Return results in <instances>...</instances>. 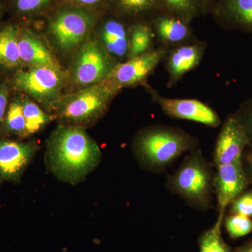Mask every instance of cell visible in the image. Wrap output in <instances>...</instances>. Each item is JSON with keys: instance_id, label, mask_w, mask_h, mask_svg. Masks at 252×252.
Instances as JSON below:
<instances>
[{"instance_id": "44dd1931", "label": "cell", "mask_w": 252, "mask_h": 252, "mask_svg": "<svg viewBox=\"0 0 252 252\" xmlns=\"http://www.w3.org/2000/svg\"><path fill=\"white\" fill-rule=\"evenodd\" d=\"M156 34L152 24L136 23L130 27L127 59H133L152 50Z\"/></svg>"}, {"instance_id": "83f0119b", "label": "cell", "mask_w": 252, "mask_h": 252, "mask_svg": "<svg viewBox=\"0 0 252 252\" xmlns=\"http://www.w3.org/2000/svg\"><path fill=\"white\" fill-rule=\"evenodd\" d=\"M235 114L246 134L248 148L252 151V97L243 103Z\"/></svg>"}, {"instance_id": "30bf717a", "label": "cell", "mask_w": 252, "mask_h": 252, "mask_svg": "<svg viewBox=\"0 0 252 252\" xmlns=\"http://www.w3.org/2000/svg\"><path fill=\"white\" fill-rule=\"evenodd\" d=\"M149 89L152 99L168 117L192 121L212 127H218L221 123L216 111L198 99L169 98L152 88Z\"/></svg>"}, {"instance_id": "f1b7e54d", "label": "cell", "mask_w": 252, "mask_h": 252, "mask_svg": "<svg viewBox=\"0 0 252 252\" xmlns=\"http://www.w3.org/2000/svg\"><path fill=\"white\" fill-rule=\"evenodd\" d=\"M9 87L6 83L0 84V126L2 124L9 105Z\"/></svg>"}, {"instance_id": "ba28073f", "label": "cell", "mask_w": 252, "mask_h": 252, "mask_svg": "<svg viewBox=\"0 0 252 252\" xmlns=\"http://www.w3.org/2000/svg\"><path fill=\"white\" fill-rule=\"evenodd\" d=\"M168 51L169 48L160 46L125 62L118 63L106 81L119 91L144 84Z\"/></svg>"}, {"instance_id": "2e32d148", "label": "cell", "mask_w": 252, "mask_h": 252, "mask_svg": "<svg viewBox=\"0 0 252 252\" xmlns=\"http://www.w3.org/2000/svg\"><path fill=\"white\" fill-rule=\"evenodd\" d=\"M211 11L223 26L252 32V0H218Z\"/></svg>"}, {"instance_id": "4316f807", "label": "cell", "mask_w": 252, "mask_h": 252, "mask_svg": "<svg viewBox=\"0 0 252 252\" xmlns=\"http://www.w3.org/2000/svg\"><path fill=\"white\" fill-rule=\"evenodd\" d=\"M229 212L232 215H243L252 218V189H247L230 204Z\"/></svg>"}, {"instance_id": "5b68a950", "label": "cell", "mask_w": 252, "mask_h": 252, "mask_svg": "<svg viewBox=\"0 0 252 252\" xmlns=\"http://www.w3.org/2000/svg\"><path fill=\"white\" fill-rule=\"evenodd\" d=\"M96 22L97 16L91 9L69 5L53 15L48 34L60 53L75 54L90 36Z\"/></svg>"}, {"instance_id": "277c9868", "label": "cell", "mask_w": 252, "mask_h": 252, "mask_svg": "<svg viewBox=\"0 0 252 252\" xmlns=\"http://www.w3.org/2000/svg\"><path fill=\"white\" fill-rule=\"evenodd\" d=\"M214 181L211 165L200 150L193 151L167 179V187L190 206L205 210L212 207Z\"/></svg>"}, {"instance_id": "d4e9b609", "label": "cell", "mask_w": 252, "mask_h": 252, "mask_svg": "<svg viewBox=\"0 0 252 252\" xmlns=\"http://www.w3.org/2000/svg\"><path fill=\"white\" fill-rule=\"evenodd\" d=\"M225 229L230 238L238 239L252 232V220L250 217L230 214L223 220Z\"/></svg>"}, {"instance_id": "9a60e30c", "label": "cell", "mask_w": 252, "mask_h": 252, "mask_svg": "<svg viewBox=\"0 0 252 252\" xmlns=\"http://www.w3.org/2000/svg\"><path fill=\"white\" fill-rule=\"evenodd\" d=\"M97 39L116 61L127 59L130 28L120 18L109 16L104 19L99 25Z\"/></svg>"}, {"instance_id": "6da1fadb", "label": "cell", "mask_w": 252, "mask_h": 252, "mask_svg": "<svg viewBox=\"0 0 252 252\" xmlns=\"http://www.w3.org/2000/svg\"><path fill=\"white\" fill-rule=\"evenodd\" d=\"M101 159L98 144L84 127L59 124L46 140V168L63 183L77 185L84 182Z\"/></svg>"}, {"instance_id": "d6986e66", "label": "cell", "mask_w": 252, "mask_h": 252, "mask_svg": "<svg viewBox=\"0 0 252 252\" xmlns=\"http://www.w3.org/2000/svg\"><path fill=\"white\" fill-rule=\"evenodd\" d=\"M21 94L26 122L25 138H28L44 130L54 118L27 94Z\"/></svg>"}, {"instance_id": "8992f818", "label": "cell", "mask_w": 252, "mask_h": 252, "mask_svg": "<svg viewBox=\"0 0 252 252\" xmlns=\"http://www.w3.org/2000/svg\"><path fill=\"white\" fill-rule=\"evenodd\" d=\"M67 79L68 74L62 67H28L18 69L13 79V85L16 90L27 94L52 115Z\"/></svg>"}, {"instance_id": "ffe728a7", "label": "cell", "mask_w": 252, "mask_h": 252, "mask_svg": "<svg viewBox=\"0 0 252 252\" xmlns=\"http://www.w3.org/2000/svg\"><path fill=\"white\" fill-rule=\"evenodd\" d=\"M26 122L23 115L21 94L14 96L8 105L4 120L0 126V134L3 137L25 138Z\"/></svg>"}, {"instance_id": "484cf974", "label": "cell", "mask_w": 252, "mask_h": 252, "mask_svg": "<svg viewBox=\"0 0 252 252\" xmlns=\"http://www.w3.org/2000/svg\"><path fill=\"white\" fill-rule=\"evenodd\" d=\"M52 0H11V6L16 14L30 16L45 9Z\"/></svg>"}, {"instance_id": "f546056e", "label": "cell", "mask_w": 252, "mask_h": 252, "mask_svg": "<svg viewBox=\"0 0 252 252\" xmlns=\"http://www.w3.org/2000/svg\"><path fill=\"white\" fill-rule=\"evenodd\" d=\"M105 1L106 0H67L71 6H79L88 9L98 7L103 4Z\"/></svg>"}, {"instance_id": "9c48e42d", "label": "cell", "mask_w": 252, "mask_h": 252, "mask_svg": "<svg viewBox=\"0 0 252 252\" xmlns=\"http://www.w3.org/2000/svg\"><path fill=\"white\" fill-rule=\"evenodd\" d=\"M39 148L34 140L0 138V186L19 182Z\"/></svg>"}, {"instance_id": "ac0fdd59", "label": "cell", "mask_w": 252, "mask_h": 252, "mask_svg": "<svg viewBox=\"0 0 252 252\" xmlns=\"http://www.w3.org/2000/svg\"><path fill=\"white\" fill-rule=\"evenodd\" d=\"M20 28L15 24H9L0 30V67L6 69H21L20 59Z\"/></svg>"}, {"instance_id": "e0dca14e", "label": "cell", "mask_w": 252, "mask_h": 252, "mask_svg": "<svg viewBox=\"0 0 252 252\" xmlns=\"http://www.w3.org/2000/svg\"><path fill=\"white\" fill-rule=\"evenodd\" d=\"M151 24L162 46L169 49L187 42L191 36L189 23L163 11L156 14Z\"/></svg>"}, {"instance_id": "5bb4252c", "label": "cell", "mask_w": 252, "mask_h": 252, "mask_svg": "<svg viewBox=\"0 0 252 252\" xmlns=\"http://www.w3.org/2000/svg\"><path fill=\"white\" fill-rule=\"evenodd\" d=\"M20 59L27 67H61L49 46L39 34L28 28H21L18 39Z\"/></svg>"}, {"instance_id": "d6a6232c", "label": "cell", "mask_w": 252, "mask_h": 252, "mask_svg": "<svg viewBox=\"0 0 252 252\" xmlns=\"http://www.w3.org/2000/svg\"><path fill=\"white\" fill-rule=\"evenodd\" d=\"M218 0H203V14L211 11L212 6Z\"/></svg>"}, {"instance_id": "cb8c5ba5", "label": "cell", "mask_w": 252, "mask_h": 252, "mask_svg": "<svg viewBox=\"0 0 252 252\" xmlns=\"http://www.w3.org/2000/svg\"><path fill=\"white\" fill-rule=\"evenodd\" d=\"M225 215L219 214L215 224L204 232L200 240V252H233V250L225 243L221 235V227Z\"/></svg>"}, {"instance_id": "7c38bea8", "label": "cell", "mask_w": 252, "mask_h": 252, "mask_svg": "<svg viewBox=\"0 0 252 252\" xmlns=\"http://www.w3.org/2000/svg\"><path fill=\"white\" fill-rule=\"evenodd\" d=\"M250 185L243 161L217 167L214 188L216 193L219 214L225 215L230 204Z\"/></svg>"}, {"instance_id": "4dcf8cb0", "label": "cell", "mask_w": 252, "mask_h": 252, "mask_svg": "<svg viewBox=\"0 0 252 252\" xmlns=\"http://www.w3.org/2000/svg\"><path fill=\"white\" fill-rule=\"evenodd\" d=\"M243 165L249 182L252 185V151L250 150L248 154L244 153Z\"/></svg>"}, {"instance_id": "52a82bcc", "label": "cell", "mask_w": 252, "mask_h": 252, "mask_svg": "<svg viewBox=\"0 0 252 252\" xmlns=\"http://www.w3.org/2000/svg\"><path fill=\"white\" fill-rule=\"evenodd\" d=\"M117 63L97 38L89 37L74 55L68 79L78 89L100 84L108 79Z\"/></svg>"}, {"instance_id": "8fae6325", "label": "cell", "mask_w": 252, "mask_h": 252, "mask_svg": "<svg viewBox=\"0 0 252 252\" xmlns=\"http://www.w3.org/2000/svg\"><path fill=\"white\" fill-rule=\"evenodd\" d=\"M248 140L235 114L226 118L220 128L214 152L215 166L243 161Z\"/></svg>"}, {"instance_id": "836d02e7", "label": "cell", "mask_w": 252, "mask_h": 252, "mask_svg": "<svg viewBox=\"0 0 252 252\" xmlns=\"http://www.w3.org/2000/svg\"><path fill=\"white\" fill-rule=\"evenodd\" d=\"M1 11H2V6L0 4V16H1Z\"/></svg>"}, {"instance_id": "7402d4cb", "label": "cell", "mask_w": 252, "mask_h": 252, "mask_svg": "<svg viewBox=\"0 0 252 252\" xmlns=\"http://www.w3.org/2000/svg\"><path fill=\"white\" fill-rule=\"evenodd\" d=\"M162 11L190 23L203 14V0H161Z\"/></svg>"}, {"instance_id": "1f68e13d", "label": "cell", "mask_w": 252, "mask_h": 252, "mask_svg": "<svg viewBox=\"0 0 252 252\" xmlns=\"http://www.w3.org/2000/svg\"><path fill=\"white\" fill-rule=\"evenodd\" d=\"M233 252H252V237L249 239L246 243H244L242 246L237 248Z\"/></svg>"}, {"instance_id": "3957f363", "label": "cell", "mask_w": 252, "mask_h": 252, "mask_svg": "<svg viewBox=\"0 0 252 252\" xmlns=\"http://www.w3.org/2000/svg\"><path fill=\"white\" fill-rule=\"evenodd\" d=\"M118 92L117 88L107 81L78 89L60 97L52 116L59 124L85 128L105 114Z\"/></svg>"}, {"instance_id": "7a4b0ae2", "label": "cell", "mask_w": 252, "mask_h": 252, "mask_svg": "<svg viewBox=\"0 0 252 252\" xmlns=\"http://www.w3.org/2000/svg\"><path fill=\"white\" fill-rule=\"evenodd\" d=\"M198 140L183 130L164 125L141 130L132 142L134 157L150 172L163 171L182 154L193 150Z\"/></svg>"}, {"instance_id": "4fadbf2b", "label": "cell", "mask_w": 252, "mask_h": 252, "mask_svg": "<svg viewBox=\"0 0 252 252\" xmlns=\"http://www.w3.org/2000/svg\"><path fill=\"white\" fill-rule=\"evenodd\" d=\"M206 44L187 42L175 46L165 56V67L168 74L167 86L175 85L182 78L198 65L203 59Z\"/></svg>"}, {"instance_id": "603a6c76", "label": "cell", "mask_w": 252, "mask_h": 252, "mask_svg": "<svg viewBox=\"0 0 252 252\" xmlns=\"http://www.w3.org/2000/svg\"><path fill=\"white\" fill-rule=\"evenodd\" d=\"M119 14L130 17L153 15L162 11L161 0H114Z\"/></svg>"}]
</instances>
